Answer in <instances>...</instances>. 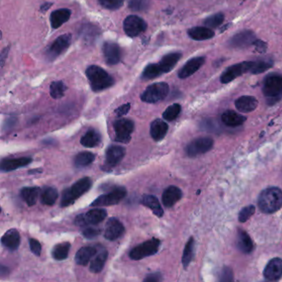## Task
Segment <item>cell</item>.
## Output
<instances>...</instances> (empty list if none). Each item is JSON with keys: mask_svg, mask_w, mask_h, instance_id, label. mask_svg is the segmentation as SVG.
Segmentation results:
<instances>
[{"mask_svg": "<svg viewBox=\"0 0 282 282\" xmlns=\"http://www.w3.org/2000/svg\"><path fill=\"white\" fill-rule=\"evenodd\" d=\"M258 207L264 214H273L282 208V190L270 187L264 190L258 198Z\"/></svg>", "mask_w": 282, "mask_h": 282, "instance_id": "1", "label": "cell"}, {"mask_svg": "<svg viewBox=\"0 0 282 282\" xmlns=\"http://www.w3.org/2000/svg\"><path fill=\"white\" fill-rule=\"evenodd\" d=\"M86 74L94 92L103 91L114 85L113 77L99 65H90L87 68Z\"/></svg>", "mask_w": 282, "mask_h": 282, "instance_id": "2", "label": "cell"}, {"mask_svg": "<svg viewBox=\"0 0 282 282\" xmlns=\"http://www.w3.org/2000/svg\"><path fill=\"white\" fill-rule=\"evenodd\" d=\"M91 186L92 180L89 177H83L77 180L70 188L65 189L62 192L61 206L67 207L74 204L76 199L88 192Z\"/></svg>", "mask_w": 282, "mask_h": 282, "instance_id": "3", "label": "cell"}, {"mask_svg": "<svg viewBox=\"0 0 282 282\" xmlns=\"http://www.w3.org/2000/svg\"><path fill=\"white\" fill-rule=\"evenodd\" d=\"M169 86L165 82L154 83L148 86V88L141 94V100L148 104H155L166 99L169 94Z\"/></svg>", "mask_w": 282, "mask_h": 282, "instance_id": "4", "label": "cell"}, {"mask_svg": "<svg viewBox=\"0 0 282 282\" xmlns=\"http://www.w3.org/2000/svg\"><path fill=\"white\" fill-rule=\"evenodd\" d=\"M161 246V241L157 239H152L143 242L134 248H132L129 253V257L134 261H139L143 258L153 256L158 253Z\"/></svg>", "mask_w": 282, "mask_h": 282, "instance_id": "5", "label": "cell"}, {"mask_svg": "<svg viewBox=\"0 0 282 282\" xmlns=\"http://www.w3.org/2000/svg\"><path fill=\"white\" fill-rule=\"evenodd\" d=\"M115 141L118 143H129L134 130V123L128 118H121L113 123Z\"/></svg>", "mask_w": 282, "mask_h": 282, "instance_id": "6", "label": "cell"}, {"mask_svg": "<svg viewBox=\"0 0 282 282\" xmlns=\"http://www.w3.org/2000/svg\"><path fill=\"white\" fill-rule=\"evenodd\" d=\"M263 94L270 100L279 99L282 94V75L272 73L267 75L263 85Z\"/></svg>", "mask_w": 282, "mask_h": 282, "instance_id": "7", "label": "cell"}, {"mask_svg": "<svg viewBox=\"0 0 282 282\" xmlns=\"http://www.w3.org/2000/svg\"><path fill=\"white\" fill-rule=\"evenodd\" d=\"M126 189L123 187H118L113 189V191L108 193L102 195L94 199L90 204L92 207H101V206H110L114 205L122 201L126 196Z\"/></svg>", "mask_w": 282, "mask_h": 282, "instance_id": "8", "label": "cell"}, {"mask_svg": "<svg viewBox=\"0 0 282 282\" xmlns=\"http://www.w3.org/2000/svg\"><path fill=\"white\" fill-rule=\"evenodd\" d=\"M107 215V211L103 209L89 210L86 214L77 215L75 218V224L79 227L95 225L105 220Z\"/></svg>", "mask_w": 282, "mask_h": 282, "instance_id": "9", "label": "cell"}, {"mask_svg": "<svg viewBox=\"0 0 282 282\" xmlns=\"http://www.w3.org/2000/svg\"><path fill=\"white\" fill-rule=\"evenodd\" d=\"M148 24L142 18L137 15L127 17L124 22V32L130 38H136L145 32Z\"/></svg>", "mask_w": 282, "mask_h": 282, "instance_id": "10", "label": "cell"}, {"mask_svg": "<svg viewBox=\"0 0 282 282\" xmlns=\"http://www.w3.org/2000/svg\"><path fill=\"white\" fill-rule=\"evenodd\" d=\"M71 40L72 37L69 33L60 36L59 38H57L51 46H49L46 51V57L50 61H54L69 48Z\"/></svg>", "mask_w": 282, "mask_h": 282, "instance_id": "11", "label": "cell"}, {"mask_svg": "<svg viewBox=\"0 0 282 282\" xmlns=\"http://www.w3.org/2000/svg\"><path fill=\"white\" fill-rule=\"evenodd\" d=\"M214 140L210 137H199L189 143L186 148V152L190 157L199 156L205 153L213 148Z\"/></svg>", "mask_w": 282, "mask_h": 282, "instance_id": "12", "label": "cell"}, {"mask_svg": "<svg viewBox=\"0 0 282 282\" xmlns=\"http://www.w3.org/2000/svg\"><path fill=\"white\" fill-rule=\"evenodd\" d=\"M253 65V62H243L239 64L233 65L223 71L220 76L221 83H230L235 79L249 71Z\"/></svg>", "mask_w": 282, "mask_h": 282, "instance_id": "13", "label": "cell"}, {"mask_svg": "<svg viewBox=\"0 0 282 282\" xmlns=\"http://www.w3.org/2000/svg\"><path fill=\"white\" fill-rule=\"evenodd\" d=\"M103 54L105 62L108 65H114L121 62L122 50L118 44L113 42H106L103 45Z\"/></svg>", "mask_w": 282, "mask_h": 282, "instance_id": "14", "label": "cell"}, {"mask_svg": "<svg viewBox=\"0 0 282 282\" xmlns=\"http://www.w3.org/2000/svg\"><path fill=\"white\" fill-rule=\"evenodd\" d=\"M126 154V149L118 145L110 146L106 151L105 166L108 169H111L118 166Z\"/></svg>", "mask_w": 282, "mask_h": 282, "instance_id": "15", "label": "cell"}, {"mask_svg": "<svg viewBox=\"0 0 282 282\" xmlns=\"http://www.w3.org/2000/svg\"><path fill=\"white\" fill-rule=\"evenodd\" d=\"M125 233V228L120 221L115 218L108 220L105 226V238L108 241H114L119 239Z\"/></svg>", "mask_w": 282, "mask_h": 282, "instance_id": "16", "label": "cell"}, {"mask_svg": "<svg viewBox=\"0 0 282 282\" xmlns=\"http://www.w3.org/2000/svg\"><path fill=\"white\" fill-rule=\"evenodd\" d=\"M256 41V36L252 31H242L234 36L229 41V45L234 48H246Z\"/></svg>", "mask_w": 282, "mask_h": 282, "instance_id": "17", "label": "cell"}, {"mask_svg": "<svg viewBox=\"0 0 282 282\" xmlns=\"http://www.w3.org/2000/svg\"><path fill=\"white\" fill-rule=\"evenodd\" d=\"M264 277L270 282H277L282 277V259L273 258L264 269Z\"/></svg>", "mask_w": 282, "mask_h": 282, "instance_id": "18", "label": "cell"}, {"mask_svg": "<svg viewBox=\"0 0 282 282\" xmlns=\"http://www.w3.org/2000/svg\"><path fill=\"white\" fill-rule=\"evenodd\" d=\"M204 62H205V58L204 57H195V58L190 60L179 70V72H178L179 78H188L196 71H198L202 67V65L204 64Z\"/></svg>", "mask_w": 282, "mask_h": 282, "instance_id": "19", "label": "cell"}, {"mask_svg": "<svg viewBox=\"0 0 282 282\" xmlns=\"http://www.w3.org/2000/svg\"><path fill=\"white\" fill-rule=\"evenodd\" d=\"M182 197V191L177 186H171L167 187L162 194V203L167 208H172Z\"/></svg>", "mask_w": 282, "mask_h": 282, "instance_id": "20", "label": "cell"}, {"mask_svg": "<svg viewBox=\"0 0 282 282\" xmlns=\"http://www.w3.org/2000/svg\"><path fill=\"white\" fill-rule=\"evenodd\" d=\"M32 161L30 157H20V158L4 159L1 161L0 169L3 172H8L14 170L27 167Z\"/></svg>", "mask_w": 282, "mask_h": 282, "instance_id": "21", "label": "cell"}, {"mask_svg": "<svg viewBox=\"0 0 282 282\" xmlns=\"http://www.w3.org/2000/svg\"><path fill=\"white\" fill-rule=\"evenodd\" d=\"M21 238L19 231L15 229H11L3 234L1 239L3 246L10 251H16L19 247Z\"/></svg>", "mask_w": 282, "mask_h": 282, "instance_id": "22", "label": "cell"}, {"mask_svg": "<svg viewBox=\"0 0 282 282\" xmlns=\"http://www.w3.org/2000/svg\"><path fill=\"white\" fill-rule=\"evenodd\" d=\"M168 124L166 122L157 118L151 124L150 134L152 139L160 142L163 139L168 132Z\"/></svg>", "mask_w": 282, "mask_h": 282, "instance_id": "23", "label": "cell"}, {"mask_svg": "<svg viewBox=\"0 0 282 282\" xmlns=\"http://www.w3.org/2000/svg\"><path fill=\"white\" fill-rule=\"evenodd\" d=\"M71 16V11L68 8H61L57 10L54 11L50 17L51 27L54 29H57L62 25L65 23L70 19Z\"/></svg>", "mask_w": 282, "mask_h": 282, "instance_id": "24", "label": "cell"}, {"mask_svg": "<svg viewBox=\"0 0 282 282\" xmlns=\"http://www.w3.org/2000/svg\"><path fill=\"white\" fill-rule=\"evenodd\" d=\"M258 100L253 96L245 95V96L240 97L235 101L237 109L242 113L253 112L258 108Z\"/></svg>", "mask_w": 282, "mask_h": 282, "instance_id": "25", "label": "cell"}, {"mask_svg": "<svg viewBox=\"0 0 282 282\" xmlns=\"http://www.w3.org/2000/svg\"><path fill=\"white\" fill-rule=\"evenodd\" d=\"M96 254V247H92V246L82 247L75 254V262L80 266H86L89 264V261H91V259H93Z\"/></svg>", "mask_w": 282, "mask_h": 282, "instance_id": "26", "label": "cell"}, {"mask_svg": "<svg viewBox=\"0 0 282 282\" xmlns=\"http://www.w3.org/2000/svg\"><path fill=\"white\" fill-rule=\"evenodd\" d=\"M190 38L195 41L209 40L214 38L215 32L207 27H195L188 30Z\"/></svg>", "mask_w": 282, "mask_h": 282, "instance_id": "27", "label": "cell"}, {"mask_svg": "<svg viewBox=\"0 0 282 282\" xmlns=\"http://www.w3.org/2000/svg\"><path fill=\"white\" fill-rule=\"evenodd\" d=\"M221 119H222L223 124L227 125V126L234 128V127L242 125L247 120V118L244 117V116H242V114L237 113L235 111L228 110L225 111L222 114Z\"/></svg>", "mask_w": 282, "mask_h": 282, "instance_id": "28", "label": "cell"}, {"mask_svg": "<svg viewBox=\"0 0 282 282\" xmlns=\"http://www.w3.org/2000/svg\"><path fill=\"white\" fill-rule=\"evenodd\" d=\"M141 204H143L146 207L149 208L153 212L154 215L159 218H161L164 215V211L161 207L158 199L154 195H143L141 200Z\"/></svg>", "mask_w": 282, "mask_h": 282, "instance_id": "29", "label": "cell"}, {"mask_svg": "<svg viewBox=\"0 0 282 282\" xmlns=\"http://www.w3.org/2000/svg\"><path fill=\"white\" fill-rule=\"evenodd\" d=\"M181 57L182 55L180 52H172V53L165 55L159 63L161 69L163 70V73H168L173 70V68L176 65Z\"/></svg>", "mask_w": 282, "mask_h": 282, "instance_id": "30", "label": "cell"}, {"mask_svg": "<svg viewBox=\"0 0 282 282\" xmlns=\"http://www.w3.org/2000/svg\"><path fill=\"white\" fill-rule=\"evenodd\" d=\"M237 244L239 248V250L243 253H250L253 252L254 246L253 242L251 239L250 236L242 229H239L238 232V240Z\"/></svg>", "mask_w": 282, "mask_h": 282, "instance_id": "31", "label": "cell"}, {"mask_svg": "<svg viewBox=\"0 0 282 282\" xmlns=\"http://www.w3.org/2000/svg\"><path fill=\"white\" fill-rule=\"evenodd\" d=\"M101 142V135L94 129H89L81 137V143L82 146L88 148H95Z\"/></svg>", "mask_w": 282, "mask_h": 282, "instance_id": "32", "label": "cell"}, {"mask_svg": "<svg viewBox=\"0 0 282 282\" xmlns=\"http://www.w3.org/2000/svg\"><path fill=\"white\" fill-rule=\"evenodd\" d=\"M40 189L38 187H24L21 190L22 199L27 203L28 206L35 205L40 196Z\"/></svg>", "mask_w": 282, "mask_h": 282, "instance_id": "33", "label": "cell"}, {"mask_svg": "<svg viewBox=\"0 0 282 282\" xmlns=\"http://www.w3.org/2000/svg\"><path fill=\"white\" fill-rule=\"evenodd\" d=\"M108 253L106 249H103L97 255L94 256L89 266V271L93 273H99L102 271L105 262L107 261Z\"/></svg>", "mask_w": 282, "mask_h": 282, "instance_id": "34", "label": "cell"}, {"mask_svg": "<svg viewBox=\"0 0 282 282\" xmlns=\"http://www.w3.org/2000/svg\"><path fill=\"white\" fill-rule=\"evenodd\" d=\"M59 197L57 189L53 187H46L40 194L41 203L45 205H53Z\"/></svg>", "mask_w": 282, "mask_h": 282, "instance_id": "35", "label": "cell"}, {"mask_svg": "<svg viewBox=\"0 0 282 282\" xmlns=\"http://www.w3.org/2000/svg\"><path fill=\"white\" fill-rule=\"evenodd\" d=\"M70 242H64L59 244H57L52 248V258L57 261H63L68 258L69 253H70Z\"/></svg>", "mask_w": 282, "mask_h": 282, "instance_id": "36", "label": "cell"}, {"mask_svg": "<svg viewBox=\"0 0 282 282\" xmlns=\"http://www.w3.org/2000/svg\"><path fill=\"white\" fill-rule=\"evenodd\" d=\"M95 160V155L89 152H82L77 154L74 159V164L77 168H83L92 164Z\"/></svg>", "mask_w": 282, "mask_h": 282, "instance_id": "37", "label": "cell"}, {"mask_svg": "<svg viewBox=\"0 0 282 282\" xmlns=\"http://www.w3.org/2000/svg\"><path fill=\"white\" fill-rule=\"evenodd\" d=\"M164 74L163 70L161 69L160 64H149L146 66L142 74V79L148 81V80H153Z\"/></svg>", "mask_w": 282, "mask_h": 282, "instance_id": "38", "label": "cell"}, {"mask_svg": "<svg viewBox=\"0 0 282 282\" xmlns=\"http://www.w3.org/2000/svg\"><path fill=\"white\" fill-rule=\"evenodd\" d=\"M272 65H273V62L272 60L265 59L256 61V62H253L250 72L254 75L261 74L269 70L270 68H272Z\"/></svg>", "mask_w": 282, "mask_h": 282, "instance_id": "39", "label": "cell"}, {"mask_svg": "<svg viewBox=\"0 0 282 282\" xmlns=\"http://www.w3.org/2000/svg\"><path fill=\"white\" fill-rule=\"evenodd\" d=\"M194 248H195V240L191 237L186 243L184 253H183L182 264L184 268L186 269L191 263L194 257Z\"/></svg>", "mask_w": 282, "mask_h": 282, "instance_id": "40", "label": "cell"}, {"mask_svg": "<svg viewBox=\"0 0 282 282\" xmlns=\"http://www.w3.org/2000/svg\"><path fill=\"white\" fill-rule=\"evenodd\" d=\"M65 90L66 86L62 81H54L50 86V94L55 100H58L64 96Z\"/></svg>", "mask_w": 282, "mask_h": 282, "instance_id": "41", "label": "cell"}, {"mask_svg": "<svg viewBox=\"0 0 282 282\" xmlns=\"http://www.w3.org/2000/svg\"><path fill=\"white\" fill-rule=\"evenodd\" d=\"M180 112H181V106L179 104H174L167 108L162 114V117L165 120L172 122L175 120V118H177Z\"/></svg>", "mask_w": 282, "mask_h": 282, "instance_id": "42", "label": "cell"}, {"mask_svg": "<svg viewBox=\"0 0 282 282\" xmlns=\"http://www.w3.org/2000/svg\"><path fill=\"white\" fill-rule=\"evenodd\" d=\"M129 7L135 12L148 10L150 7V0H128Z\"/></svg>", "mask_w": 282, "mask_h": 282, "instance_id": "43", "label": "cell"}, {"mask_svg": "<svg viewBox=\"0 0 282 282\" xmlns=\"http://www.w3.org/2000/svg\"><path fill=\"white\" fill-rule=\"evenodd\" d=\"M223 20H224V15L221 13H218V14H214L212 16L207 18L204 20V23L207 27L215 28L220 26L223 23Z\"/></svg>", "mask_w": 282, "mask_h": 282, "instance_id": "44", "label": "cell"}, {"mask_svg": "<svg viewBox=\"0 0 282 282\" xmlns=\"http://www.w3.org/2000/svg\"><path fill=\"white\" fill-rule=\"evenodd\" d=\"M103 8L109 10H117L124 5V0H98Z\"/></svg>", "mask_w": 282, "mask_h": 282, "instance_id": "45", "label": "cell"}, {"mask_svg": "<svg viewBox=\"0 0 282 282\" xmlns=\"http://www.w3.org/2000/svg\"><path fill=\"white\" fill-rule=\"evenodd\" d=\"M255 211L256 209L254 205H248V206L243 208L239 215V220L240 223H245L246 221L248 220L254 215Z\"/></svg>", "mask_w": 282, "mask_h": 282, "instance_id": "46", "label": "cell"}, {"mask_svg": "<svg viewBox=\"0 0 282 282\" xmlns=\"http://www.w3.org/2000/svg\"><path fill=\"white\" fill-rule=\"evenodd\" d=\"M101 232H102V230L100 229L89 227V228H86V229H84L82 234H83V236L86 239H93L94 238H97V237L99 236L101 234Z\"/></svg>", "mask_w": 282, "mask_h": 282, "instance_id": "47", "label": "cell"}, {"mask_svg": "<svg viewBox=\"0 0 282 282\" xmlns=\"http://www.w3.org/2000/svg\"><path fill=\"white\" fill-rule=\"evenodd\" d=\"M30 249L33 254H35L37 257H40L42 254V245L38 240L35 239H29Z\"/></svg>", "mask_w": 282, "mask_h": 282, "instance_id": "48", "label": "cell"}, {"mask_svg": "<svg viewBox=\"0 0 282 282\" xmlns=\"http://www.w3.org/2000/svg\"><path fill=\"white\" fill-rule=\"evenodd\" d=\"M130 108H131V105L129 103L121 105L120 107H118L116 109V115L118 117H123V116L126 115L127 113H129V110H130Z\"/></svg>", "mask_w": 282, "mask_h": 282, "instance_id": "49", "label": "cell"}, {"mask_svg": "<svg viewBox=\"0 0 282 282\" xmlns=\"http://www.w3.org/2000/svg\"><path fill=\"white\" fill-rule=\"evenodd\" d=\"M255 48L260 53H265L267 50V44L261 40H256L253 43Z\"/></svg>", "mask_w": 282, "mask_h": 282, "instance_id": "50", "label": "cell"}, {"mask_svg": "<svg viewBox=\"0 0 282 282\" xmlns=\"http://www.w3.org/2000/svg\"><path fill=\"white\" fill-rule=\"evenodd\" d=\"M220 281L222 282H231L233 281V273L229 268H224L221 274Z\"/></svg>", "mask_w": 282, "mask_h": 282, "instance_id": "51", "label": "cell"}, {"mask_svg": "<svg viewBox=\"0 0 282 282\" xmlns=\"http://www.w3.org/2000/svg\"><path fill=\"white\" fill-rule=\"evenodd\" d=\"M162 281V276L161 273H152V274L148 275V277L144 279L146 282H158Z\"/></svg>", "mask_w": 282, "mask_h": 282, "instance_id": "52", "label": "cell"}, {"mask_svg": "<svg viewBox=\"0 0 282 282\" xmlns=\"http://www.w3.org/2000/svg\"><path fill=\"white\" fill-rule=\"evenodd\" d=\"M52 4H53V3H51V2H46V3H43V5L41 6V12H42V13H45V12L48 10L49 8H51V6L52 5Z\"/></svg>", "mask_w": 282, "mask_h": 282, "instance_id": "53", "label": "cell"}, {"mask_svg": "<svg viewBox=\"0 0 282 282\" xmlns=\"http://www.w3.org/2000/svg\"><path fill=\"white\" fill-rule=\"evenodd\" d=\"M8 48H6L4 51H3V53H2V57H7V54H8ZM2 61V65H3V62H4V58H2L1 59Z\"/></svg>", "mask_w": 282, "mask_h": 282, "instance_id": "54", "label": "cell"}, {"mask_svg": "<svg viewBox=\"0 0 282 282\" xmlns=\"http://www.w3.org/2000/svg\"><path fill=\"white\" fill-rule=\"evenodd\" d=\"M41 169H36L34 170V171H30L29 172H28V173H29V174H35L36 172H42V171H40Z\"/></svg>", "mask_w": 282, "mask_h": 282, "instance_id": "55", "label": "cell"}]
</instances>
